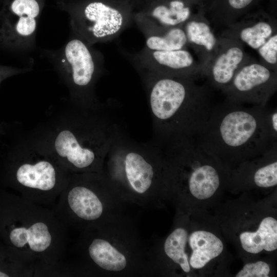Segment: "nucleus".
Segmentation results:
<instances>
[{
	"mask_svg": "<svg viewBox=\"0 0 277 277\" xmlns=\"http://www.w3.org/2000/svg\"><path fill=\"white\" fill-rule=\"evenodd\" d=\"M138 72L152 117L150 141L162 148L171 143L197 138L215 105L209 88L192 78Z\"/></svg>",
	"mask_w": 277,
	"mask_h": 277,
	"instance_id": "obj_1",
	"label": "nucleus"
},
{
	"mask_svg": "<svg viewBox=\"0 0 277 277\" xmlns=\"http://www.w3.org/2000/svg\"><path fill=\"white\" fill-rule=\"evenodd\" d=\"M267 106L246 107L226 100L214 105L196 140L207 152L226 164L251 160L277 144L267 124Z\"/></svg>",
	"mask_w": 277,
	"mask_h": 277,
	"instance_id": "obj_2",
	"label": "nucleus"
},
{
	"mask_svg": "<svg viewBox=\"0 0 277 277\" xmlns=\"http://www.w3.org/2000/svg\"><path fill=\"white\" fill-rule=\"evenodd\" d=\"M76 105V104H75ZM112 104L76 105L77 110L53 140L52 156L68 173H102L112 141L122 126Z\"/></svg>",
	"mask_w": 277,
	"mask_h": 277,
	"instance_id": "obj_3",
	"label": "nucleus"
},
{
	"mask_svg": "<svg viewBox=\"0 0 277 277\" xmlns=\"http://www.w3.org/2000/svg\"><path fill=\"white\" fill-rule=\"evenodd\" d=\"M103 173L117 194L144 201L165 186L163 150L151 141H135L122 127L107 154Z\"/></svg>",
	"mask_w": 277,
	"mask_h": 277,
	"instance_id": "obj_4",
	"label": "nucleus"
},
{
	"mask_svg": "<svg viewBox=\"0 0 277 277\" xmlns=\"http://www.w3.org/2000/svg\"><path fill=\"white\" fill-rule=\"evenodd\" d=\"M165 186L187 190L199 200L210 197L222 181V162L204 149L196 139L170 143L162 148Z\"/></svg>",
	"mask_w": 277,
	"mask_h": 277,
	"instance_id": "obj_5",
	"label": "nucleus"
},
{
	"mask_svg": "<svg viewBox=\"0 0 277 277\" xmlns=\"http://www.w3.org/2000/svg\"><path fill=\"white\" fill-rule=\"evenodd\" d=\"M92 46L72 33L60 48L40 51L67 86L74 103L89 107L101 104L95 86L104 70L103 54Z\"/></svg>",
	"mask_w": 277,
	"mask_h": 277,
	"instance_id": "obj_6",
	"label": "nucleus"
},
{
	"mask_svg": "<svg viewBox=\"0 0 277 277\" xmlns=\"http://www.w3.org/2000/svg\"><path fill=\"white\" fill-rule=\"evenodd\" d=\"M113 192L115 190L103 173H69L52 209L67 228L84 230L106 222L107 197Z\"/></svg>",
	"mask_w": 277,
	"mask_h": 277,
	"instance_id": "obj_7",
	"label": "nucleus"
},
{
	"mask_svg": "<svg viewBox=\"0 0 277 277\" xmlns=\"http://www.w3.org/2000/svg\"><path fill=\"white\" fill-rule=\"evenodd\" d=\"M69 173L52 155L22 156L14 172L19 195L53 209L64 189Z\"/></svg>",
	"mask_w": 277,
	"mask_h": 277,
	"instance_id": "obj_8",
	"label": "nucleus"
},
{
	"mask_svg": "<svg viewBox=\"0 0 277 277\" xmlns=\"http://www.w3.org/2000/svg\"><path fill=\"white\" fill-rule=\"evenodd\" d=\"M133 16L118 7L95 1L72 12L70 25L72 33L93 46L118 36L132 23Z\"/></svg>",
	"mask_w": 277,
	"mask_h": 277,
	"instance_id": "obj_9",
	"label": "nucleus"
},
{
	"mask_svg": "<svg viewBox=\"0 0 277 277\" xmlns=\"http://www.w3.org/2000/svg\"><path fill=\"white\" fill-rule=\"evenodd\" d=\"M276 89L277 72L251 57L222 92L233 103L266 106Z\"/></svg>",
	"mask_w": 277,
	"mask_h": 277,
	"instance_id": "obj_10",
	"label": "nucleus"
},
{
	"mask_svg": "<svg viewBox=\"0 0 277 277\" xmlns=\"http://www.w3.org/2000/svg\"><path fill=\"white\" fill-rule=\"evenodd\" d=\"M40 12L37 0H13L9 14L0 18V42L22 55L33 51Z\"/></svg>",
	"mask_w": 277,
	"mask_h": 277,
	"instance_id": "obj_11",
	"label": "nucleus"
},
{
	"mask_svg": "<svg viewBox=\"0 0 277 277\" xmlns=\"http://www.w3.org/2000/svg\"><path fill=\"white\" fill-rule=\"evenodd\" d=\"M138 72L185 77L197 80L201 77V66L187 49L153 51L144 47L128 55Z\"/></svg>",
	"mask_w": 277,
	"mask_h": 277,
	"instance_id": "obj_12",
	"label": "nucleus"
},
{
	"mask_svg": "<svg viewBox=\"0 0 277 277\" xmlns=\"http://www.w3.org/2000/svg\"><path fill=\"white\" fill-rule=\"evenodd\" d=\"M251 57L242 44L231 38L219 36L216 50L202 68L201 77H205L212 88L223 92L239 69Z\"/></svg>",
	"mask_w": 277,
	"mask_h": 277,
	"instance_id": "obj_13",
	"label": "nucleus"
},
{
	"mask_svg": "<svg viewBox=\"0 0 277 277\" xmlns=\"http://www.w3.org/2000/svg\"><path fill=\"white\" fill-rule=\"evenodd\" d=\"M83 258L90 265L107 271L124 270L128 264V256L120 246L109 240L101 224L83 230L79 244Z\"/></svg>",
	"mask_w": 277,
	"mask_h": 277,
	"instance_id": "obj_14",
	"label": "nucleus"
},
{
	"mask_svg": "<svg viewBox=\"0 0 277 277\" xmlns=\"http://www.w3.org/2000/svg\"><path fill=\"white\" fill-rule=\"evenodd\" d=\"M277 33L276 18L263 9L252 11L226 27L221 35L235 39L257 50Z\"/></svg>",
	"mask_w": 277,
	"mask_h": 277,
	"instance_id": "obj_15",
	"label": "nucleus"
},
{
	"mask_svg": "<svg viewBox=\"0 0 277 277\" xmlns=\"http://www.w3.org/2000/svg\"><path fill=\"white\" fill-rule=\"evenodd\" d=\"M185 32L187 47H191L199 58L202 68L214 54L219 43V37L214 35L206 12L197 10L192 13L182 25Z\"/></svg>",
	"mask_w": 277,
	"mask_h": 277,
	"instance_id": "obj_16",
	"label": "nucleus"
},
{
	"mask_svg": "<svg viewBox=\"0 0 277 277\" xmlns=\"http://www.w3.org/2000/svg\"><path fill=\"white\" fill-rule=\"evenodd\" d=\"M133 20L143 34L144 48L153 51L187 49V41L182 27L167 28L138 13Z\"/></svg>",
	"mask_w": 277,
	"mask_h": 277,
	"instance_id": "obj_17",
	"label": "nucleus"
},
{
	"mask_svg": "<svg viewBox=\"0 0 277 277\" xmlns=\"http://www.w3.org/2000/svg\"><path fill=\"white\" fill-rule=\"evenodd\" d=\"M191 5L184 0H153L138 13L167 28L181 27L192 14Z\"/></svg>",
	"mask_w": 277,
	"mask_h": 277,
	"instance_id": "obj_18",
	"label": "nucleus"
},
{
	"mask_svg": "<svg viewBox=\"0 0 277 277\" xmlns=\"http://www.w3.org/2000/svg\"><path fill=\"white\" fill-rule=\"evenodd\" d=\"M262 1L212 0L206 15L210 22L226 28L252 11Z\"/></svg>",
	"mask_w": 277,
	"mask_h": 277,
	"instance_id": "obj_19",
	"label": "nucleus"
},
{
	"mask_svg": "<svg viewBox=\"0 0 277 277\" xmlns=\"http://www.w3.org/2000/svg\"><path fill=\"white\" fill-rule=\"evenodd\" d=\"M192 253L189 259L190 266L195 269L204 267L223 251V244L214 234L204 230L193 232L188 238Z\"/></svg>",
	"mask_w": 277,
	"mask_h": 277,
	"instance_id": "obj_20",
	"label": "nucleus"
},
{
	"mask_svg": "<svg viewBox=\"0 0 277 277\" xmlns=\"http://www.w3.org/2000/svg\"><path fill=\"white\" fill-rule=\"evenodd\" d=\"M243 248L251 253L262 250L272 251L277 248V221L272 217H266L261 222L255 232H243L240 235Z\"/></svg>",
	"mask_w": 277,
	"mask_h": 277,
	"instance_id": "obj_21",
	"label": "nucleus"
},
{
	"mask_svg": "<svg viewBox=\"0 0 277 277\" xmlns=\"http://www.w3.org/2000/svg\"><path fill=\"white\" fill-rule=\"evenodd\" d=\"M188 234L182 227L174 229L166 239L164 249L166 255L177 264L185 272L190 270L188 255L186 252V246Z\"/></svg>",
	"mask_w": 277,
	"mask_h": 277,
	"instance_id": "obj_22",
	"label": "nucleus"
},
{
	"mask_svg": "<svg viewBox=\"0 0 277 277\" xmlns=\"http://www.w3.org/2000/svg\"><path fill=\"white\" fill-rule=\"evenodd\" d=\"M257 51L260 62L277 72V33L272 35Z\"/></svg>",
	"mask_w": 277,
	"mask_h": 277,
	"instance_id": "obj_23",
	"label": "nucleus"
},
{
	"mask_svg": "<svg viewBox=\"0 0 277 277\" xmlns=\"http://www.w3.org/2000/svg\"><path fill=\"white\" fill-rule=\"evenodd\" d=\"M270 267L263 261L246 264L235 275L236 277H268Z\"/></svg>",
	"mask_w": 277,
	"mask_h": 277,
	"instance_id": "obj_24",
	"label": "nucleus"
},
{
	"mask_svg": "<svg viewBox=\"0 0 277 277\" xmlns=\"http://www.w3.org/2000/svg\"><path fill=\"white\" fill-rule=\"evenodd\" d=\"M267 122L273 136L277 138V110L276 108L268 109L267 113Z\"/></svg>",
	"mask_w": 277,
	"mask_h": 277,
	"instance_id": "obj_25",
	"label": "nucleus"
},
{
	"mask_svg": "<svg viewBox=\"0 0 277 277\" xmlns=\"http://www.w3.org/2000/svg\"><path fill=\"white\" fill-rule=\"evenodd\" d=\"M191 5L192 7H195L197 10H202L206 13L211 3L212 0H184Z\"/></svg>",
	"mask_w": 277,
	"mask_h": 277,
	"instance_id": "obj_26",
	"label": "nucleus"
},
{
	"mask_svg": "<svg viewBox=\"0 0 277 277\" xmlns=\"http://www.w3.org/2000/svg\"><path fill=\"white\" fill-rule=\"evenodd\" d=\"M0 277H8L7 275L0 270Z\"/></svg>",
	"mask_w": 277,
	"mask_h": 277,
	"instance_id": "obj_27",
	"label": "nucleus"
}]
</instances>
